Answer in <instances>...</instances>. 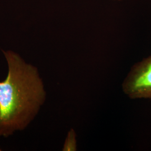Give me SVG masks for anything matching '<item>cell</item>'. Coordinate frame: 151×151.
<instances>
[{
	"label": "cell",
	"instance_id": "5b68a950",
	"mask_svg": "<svg viewBox=\"0 0 151 151\" xmlns=\"http://www.w3.org/2000/svg\"><path fill=\"white\" fill-rule=\"evenodd\" d=\"M0 151H1V149H0Z\"/></svg>",
	"mask_w": 151,
	"mask_h": 151
},
{
	"label": "cell",
	"instance_id": "3957f363",
	"mask_svg": "<svg viewBox=\"0 0 151 151\" xmlns=\"http://www.w3.org/2000/svg\"><path fill=\"white\" fill-rule=\"evenodd\" d=\"M76 134L73 130H71L66 138L65 145L63 147V151H76Z\"/></svg>",
	"mask_w": 151,
	"mask_h": 151
},
{
	"label": "cell",
	"instance_id": "7a4b0ae2",
	"mask_svg": "<svg viewBox=\"0 0 151 151\" xmlns=\"http://www.w3.org/2000/svg\"><path fill=\"white\" fill-rule=\"evenodd\" d=\"M122 87L131 99H151V55L133 65Z\"/></svg>",
	"mask_w": 151,
	"mask_h": 151
},
{
	"label": "cell",
	"instance_id": "6da1fadb",
	"mask_svg": "<svg viewBox=\"0 0 151 151\" xmlns=\"http://www.w3.org/2000/svg\"><path fill=\"white\" fill-rule=\"evenodd\" d=\"M8 73L0 82V137H8L27 128L46 99L38 68L10 50L2 51Z\"/></svg>",
	"mask_w": 151,
	"mask_h": 151
},
{
	"label": "cell",
	"instance_id": "277c9868",
	"mask_svg": "<svg viewBox=\"0 0 151 151\" xmlns=\"http://www.w3.org/2000/svg\"><path fill=\"white\" fill-rule=\"evenodd\" d=\"M117 1H121V0H117Z\"/></svg>",
	"mask_w": 151,
	"mask_h": 151
}]
</instances>
